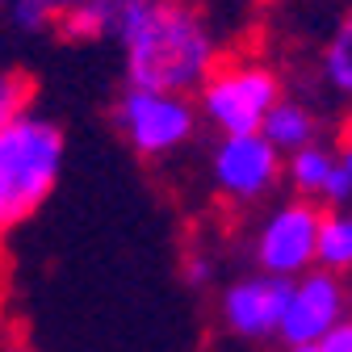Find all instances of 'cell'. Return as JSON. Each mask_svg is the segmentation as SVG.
<instances>
[{
  "mask_svg": "<svg viewBox=\"0 0 352 352\" xmlns=\"http://www.w3.org/2000/svg\"><path fill=\"white\" fill-rule=\"evenodd\" d=\"M109 38L122 51L126 84L135 88L193 97L206 72L223 59V38L197 0H118Z\"/></svg>",
  "mask_w": 352,
  "mask_h": 352,
  "instance_id": "obj_1",
  "label": "cell"
},
{
  "mask_svg": "<svg viewBox=\"0 0 352 352\" xmlns=\"http://www.w3.org/2000/svg\"><path fill=\"white\" fill-rule=\"evenodd\" d=\"M63 160L67 130L55 118L25 109L9 126H0V239L51 201L63 176Z\"/></svg>",
  "mask_w": 352,
  "mask_h": 352,
  "instance_id": "obj_2",
  "label": "cell"
},
{
  "mask_svg": "<svg viewBox=\"0 0 352 352\" xmlns=\"http://www.w3.org/2000/svg\"><path fill=\"white\" fill-rule=\"evenodd\" d=\"M285 93L281 72L260 55H223L197 84L193 105L201 126L214 135H248L260 130L264 113Z\"/></svg>",
  "mask_w": 352,
  "mask_h": 352,
  "instance_id": "obj_3",
  "label": "cell"
},
{
  "mask_svg": "<svg viewBox=\"0 0 352 352\" xmlns=\"http://www.w3.org/2000/svg\"><path fill=\"white\" fill-rule=\"evenodd\" d=\"M109 126L139 160H172L197 139L201 118L189 93L126 84L109 105Z\"/></svg>",
  "mask_w": 352,
  "mask_h": 352,
  "instance_id": "obj_4",
  "label": "cell"
},
{
  "mask_svg": "<svg viewBox=\"0 0 352 352\" xmlns=\"http://www.w3.org/2000/svg\"><path fill=\"white\" fill-rule=\"evenodd\" d=\"M319 201L306 197H281L264 201V214L256 218V227L248 235V260L252 269L294 281L298 273L315 269V235H319Z\"/></svg>",
  "mask_w": 352,
  "mask_h": 352,
  "instance_id": "obj_5",
  "label": "cell"
},
{
  "mask_svg": "<svg viewBox=\"0 0 352 352\" xmlns=\"http://www.w3.org/2000/svg\"><path fill=\"white\" fill-rule=\"evenodd\" d=\"M210 185L231 210H256L281 193V155L260 139V130L218 135L210 147Z\"/></svg>",
  "mask_w": 352,
  "mask_h": 352,
  "instance_id": "obj_6",
  "label": "cell"
},
{
  "mask_svg": "<svg viewBox=\"0 0 352 352\" xmlns=\"http://www.w3.org/2000/svg\"><path fill=\"white\" fill-rule=\"evenodd\" d=\"M340 323H348V277L327 269H306L285 289L277 344H311Z\"/></svg>",
  "mask_w": 352,
  "mask_h": 352,
  "instance_id": "obj_7",
  "label": "cell"
},
{
  "mask_svg": "<svg viewBox=\"0 0 352 352\" xmlns=\"http://www.w3.org/2000/svg\"><path fill=\"white\" fill-rule=\"evenodd\" d=\"M285 289H289V281L269 277L260 269L231 277L218 289V323H223L227 336H235L243 344H277Z\"/></svg>",
  "mask_w": 352,
  "mask_h": 352,
  "instance_id": "obj_8",
  "label": "cell"
},
{
  "mask_svg": "<svg viewBox=\"0 0 352 352\" xmlns=\"http://www.w3.org/2000/svg\"><path fill=\"white\" fill-rule=\"evenodd\" d=\"M281 189L319 201L327 210H348L352 201V151L344 139H315L281 155Z\"/></svg>",
  "mask_w": 352,
  "mask_h": 352,
  "instance_id": "obj_9",
  "label": "cell"
},
{
  "mask_svg": "<svg viewBox=\"0 0 352 352\" xmlns=\"http://www.w3.org/2000/svg\"><path fill=\"white\" fill-rule=\"evenodd\" d=\"M323 135H327L323 113H319L311 101L289 97V93H281V97L273 101V109L264 113V122H260V139L269 143L277 155H289V151L315 143V139H323Z\"/></svg>",
  "mask_w": 352,
  "mask_h": 352,
  "instance_id": "obj_10",
  "label": "cell"
},
{
  "mask_svg": "<svg viewBox=\"0 0 352 352\" xmlns=\"http://www.w3.org/2000/svg\"><path fill=\"white\" fill-rule=\"evenodd\" d=\"M315 269L348 277L352 269V214L348 210H327L319 214V235H315Z\"/></svg>",
  "mask_w": 352,
  "mask_h": 352,
  "instance_id": "obj_11",
  "label": "cell"
},
{
  "mask_svg": "<svg viewBox=\"0 0 352 352\" xmlns=\"http://www.w3.org/2000/svg\"><path fill=\"white\" fill-rule=\"evenodd\" d=\"M113 17H118V0H72L55 34L67 42H80V47L84 42H105L113 34Z\"/></svg>",
  "mask_w": 352,
  "mask_h": 352,
  "instance_id": "obj_12",
  "label": "cell"
},
{
  "mask_svg": "<svg viewBox=\"0 0 352 352\" xmlns=\"http://www.w3.org/2000/svg\"><path fill=\"white\" fill-rule=\"evenodd\" d=\"M319 84L327 93H336L340 101L352 93V21H336L331 38L319 51Z\"/></svg>",
  "mask_w": 352,
  "mask_h": 352,
  "instance_id": "obj_13",
  "label": "cell"
},
{
  "mask_svg": "<svg viewBox=\"0 0 352 352\" xmlns=\"http://www.w3.org/2000/svg\"><path fill=\"white\" fill-rule=\"evenodd\" d=\"M72 0H5V13L9 25L17 34H55L59 17L67 13Z\"/></svg>",
  "mask_w": 352,
  "mask_h": 352,
  "instance_id": "obj_14",
  "label": "cell"
},
{
  "mask_svg": "<svg viewBox=\"0 0 352 352\" xmlns=\"http://www.w3.org/2000/svg\"><path fill=\"white\" fill-rule=\"evenodd\" d=\"M25 109H34V80L25 72L0 67V126H9Z\"/></svg>",
  "mask_w": 352,
  "mask_h": 352,
  "instance_id": "obj_15",
  "label": "cell"
},
{
  "mask_svg": "<svg viewBox=\"0 0 352 352\" xmlns=\"http://www.w3.org/2000/svg\"><path fill=\"white\" fill-rule=\"evenodd\" d=\"M185 281H189L193 289H210V285L218 281V256L206 252V248H193V252L185 256Z\"/></svg>",
  "mask_w": 352,
  "mask_h": 352,
  "instance_id": "obj_16",
  "label": "cell"
},
{
  "mask_svg": "<svg viewBox=\"0 0 352 352\" xmlns=\"http://www.w3.org/2000/svg\"><path fill=\"white\" fill-rule=\"evenodd\" d=\"M319 348L323 352H352V323H340L327 336H319Z\"/></svg>",
  "mask_w": 352,
  "mask_h": 352,
  "instance_id": "obj_17",
  "label": "cell"
},
{
  "mask_svg": "<svg viewBox=\"0 0 352 352\" xmlns=\"http://www.w3.org/2000/svg\"><path fill=\"white\" fill-rule=\"evenodd\" d=\"M281 352H323V348L319 340H311V344H281Z\"/></svg>",
  "mask_w": 352,
  "mask_h": 352,
  "instance_id": "obj_18",
  "label": "cell"
},
{
  "mask_svg": "<svg viewBox=\"0 0 352 352\" xmlns=\"http://www.w3.org/2000/svg\"><path fill=\"white\" fill-rule=\"evenodd\" d=\"M17 352H34V348H17Z\"/></svg>",
  "mask_w": 352,
  "mask_h": 352,
  "instance_id": "obj_19",
  "label": "cell"
},
{
  "mask_svg": "<svg viewBox=\"0 0 352 352\" xmlns=\"http://www.w3.org/2000/svg\"><path fill=\"white\" fill-rule=\"evenodd\" d=\"M0 9H5V0H0Z\"/></svg>",
  "mask_w": 352,
  "mask_h": 352,
  "instance_id": "obj_20",
  "label": "cell"
}]
</instances>
